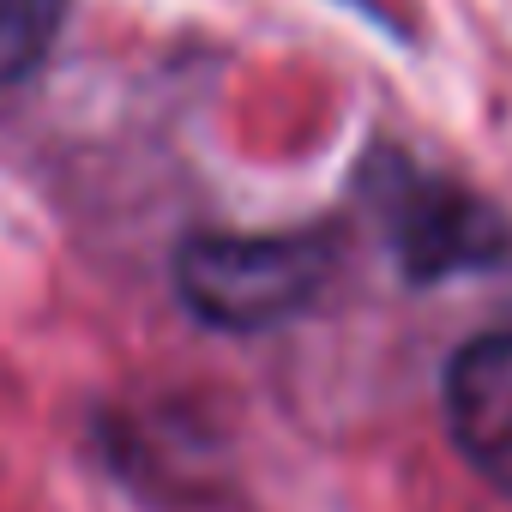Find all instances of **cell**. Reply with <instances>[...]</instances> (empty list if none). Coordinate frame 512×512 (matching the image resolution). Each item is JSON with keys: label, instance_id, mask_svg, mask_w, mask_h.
Wrapping results in <instances>:
<instances>
[{"label": "cell", "instance_id": "1", "mask_svg": "<svg viewBox=\"0 0 512 512\" xmlns=\"http://www.w3.org/2000/svg\"><path fill=\"white\" fill-rule=\"evenodd\" d=\"M332 272V241L290 229V235H193L175 260L181 302L223 332H260L290 320L314 302Z\"/></svg>", "mask_w": 512, "mask_h": 512}, {"label": "cell", "instance_id": "2", "mask_svg": "<svg viewBox=\"0 0 512 512\" xmlns=\"http://www.w3.org/2000/svg\"><path fill=\"white\" fill-rule=\"evenodd\" d=\"M446 428L458 452L512 494V332L464 344L446 368Z\"/></svg>", "mask_w": 512, "mask_h": 512}, {"label": "cell", "instance_id": "3", "mask_svg": "<svg viewBox=\"0 0 512 512\" xmlns=\"http://www.w3.org/2000/svg\"><path fill=\"white\" fill-rule=\"evenodd\" d=\"M61 19L67 0H0V85H19L43 67Z\"/></svg>", "mask_w": 512, "mask_h": 512}]
</instances>
